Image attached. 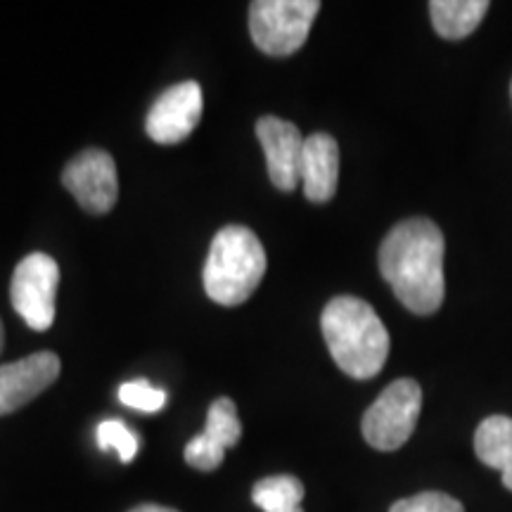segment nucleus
I'll list each match as a JSON object with an SVG mask.
<instances>
[{"label": "nucleus", "mask_w": 512, "mask_h": 512, "mask_svg": "<svg viewBox=\"0 0 512 512\" xmlns=\"http://www.w3.org/2000/svg\"><path fill=\"white\" fill-rule=\"evenodd\" d=\"M256 138L264 147L271 183L278 190L292 192L302 183L299 174H302V155L306 143L302 131L285 119L261 117L256 121Z\"/></svg>", "instance_id": "nucleus-9"}, {"label": "nucleus", "mask_w": 512, "mask_h": 512, "mask_svg": "<svg viewBox=\"0 0 512 512\" xmlns=\"http://www.w3.org/2000/svg\"><path fill=\"white\" fill-rule=\"evenodd\" d=\"M422 408V389L411 377L389 384L363 415V437L377 451H399L413 437Z\"/></svg>", "instance_id": "nucleus-5"}, {"label": "nucleus", "mask_w": 512, "mask_h": 512, "mask_svg": "<svg viewBox=\"0 0 512 512\" xmlns=\"http://www.w3.org/2000/svg\"><path fill=\"white\" fill-rule=\"evenodd\" d=\"M60 266L53 256L34 252L24 256L10 283V302L31 330L46 332L55 323V294Z\"/></svg>", "instance_id": "nucleus-6"}, {"label": "nucleus", "mask_w": 512, "mask_h": 512, "mask_svg": "<svg viewBox=\"0 0 512 512\" xmlns=\"http://www.w3.org/2000/svg\"><path fill=\"white\" fill-rule=\"evenodd\" d=\"M325 344L339 370L356 380H370L389 356V332L373 306L358 297H335L320 316Z\"/></svg>", "instance_id": "nucleus-2"}, {"label": "nucleus", "mask_w": 512, "mask_h": 512, "mask_svg": "<svg viewBox=\"0 0 512 512\" xmlns=\"http://www.w3.org/2000/svg\"><path fill=\"white\" fill-rule=\"evenodd\" d=\"M489 10L486 0H432L430 17L441 38L460 41L475 34Z\"/></svg>", "instance_id": "nucleus-14"}, {"label": "nucleus", "mask_w": 512, "mask_h": 512, "mask_svg": "<svg viewBox=\"0 0 512 512\" xmlns=\"http://www.w3.org/2000/svg\"><path fill=\"white\" fill-rule=\"evenodd\" d=\"M131 512H178L174 508H166V505H157V503H143L138 508H133Z\"/></svg>", "instance_id": "nucleus-19"}, {"label": "nucleus", "mask_w": 512, "mask_h": 512, "mask_svg": "<svg viewBox=\"0 0 512 512\" xmlns=\"http://www.w3.org/2000/svg\"><path fill=\"white\" fill-rule=\"evenodd\" d=\"M62 183L88 214L102 216L112 211L114 204H117V164H114L110 152L98 150V147L79 152L72 162L64 166Z\"/></svg>", "instance_id": "nucleus-7"}, {"label": "nucleus", "mask_w": 512, "mask_h": 512, "mask_svg": "<svg viewBox=\"0 0 512 512\" xmlns=\"http://www.w3.org/2000/svg\"><path fill=\"white\" fill-rule=\"evenodd\" d=\"M60 358L38 351L22 361L0 366V415H10L34 401L60 377Z\"/></svg>", "instance_id": "nucleus-10"}, {"label": "nucleus", "mask_w": 512, "mask_h": 512, "mask_svg": "<svg viewBox=\"0 0 512 512\" xmlns=\"http://www.w3.org/2000/svg\"><path fill=\"white\" fill-rule=\"evenodd\" d=\"M389 512H465V508L456 498L441 491H422V494L396 501Z\"/></svg>", "instance_id": "nucleus-18"}, {"label": "nucleus", "mask_w": 512, "mask_h": 512, "mask_svg": "<svg viewBox=\"0 0 512 512\" xmlns=\"http://www.w3.org/2000/svg\"><path fill=\"white\" fill-rule=\"evenodd\" d=\"M299 178L306 200L323 204L335 197L339 181V147L335 138L328 133H313L306 138Z\"/></svg>", "instance_id": "nucleus-12"}, {"label": "nucleus", "mask_w": 512, "mask_h": 512, "mask_svg": "<svg viewBox=\"0 0 512 512\" xmlns=\"http://www.w3.org/2000/svg\"><path fill=\"white\" fill-rule=\"evenodd\" d=\"M242 439V422L235 403L221 396L211 403L207 427L185 446V463L195 470L211 472L223 463L226 448H233Z\"/></svg>", "instance_id": "nucleus-11"}, {"label": "nucleus", "mask_w": 512, "mask_h": 512, "mask_svg": "<svg viewBox=\"0 0 512 512\" xmlns=\"http://www.w3.org/2000/svg\"><path fill=\"white\" fill-rule=\"evenodd\" d=\"M475 453L484 465L503 475V486L512 491V418L491 415L475 434Z\"/></svg>", "instance_id": "nucleus-13"}, {"label": "nucleus", "mask_w": 512, "mask_h": 512, "mask_svg": "<svg viewBox=\"0 0 512 512\" xmlns=\"http://www.w3.org/2000/svg\"><path fill=\"white\" fill-rule=\"evenodd\" d=\"M3 342H5V330H3V323H0V349H3Z\"/></svg>", "instance_id": "nucleus-20"}, {"label": "nucleus", "mask_w": 512, "mask_h": 512, "mask_svg": "<svg viewBox=\"0 0 512 512\" xmlns=\"http://www.w3.org/2000/svg\"><path fill=\"white\" fill-rule=\"evenodd\" d=\"M119 401L128 408H136V411L157 413L164 408L166 392L164 389L155 387V384H150V380H145V377H138V380L121 384Z\"/></svg>", "instance_id": "nucleus-17"}, {"label": "nucleus", "mask_w": 512, "mask_h": 512, "mask_svg": "<svg viewBox=\"0 0 512 512\" xmlns=\"http://www.w3.org/2000/svg\"><path fill=\"white\" fill-rule=\"evenodd\" d=\"M318 0H254L249 5V34L254 46L271 57L297 53L309 38Z\"/></svg>", "instance_id": "nucleus-4"}, {"label": "nucleus", "mask_w": 512, "mask_h": 512, "mask_svg": "<svg viewBox=\"0 0 512 512\" xmlns=\"http://www.w3.org/2000/svg\"><path fill=\"white\" fill-rule=\"evenodd\" d=\"M444 233L430 219H406L389 230L380 247L382 278L396 299L418 316H430L444 304Z\"/></svg>", "instance_id": "nucleus-1"}, {"label": "nucleus", "mask_w": 512, "mask_h": 512, "mask_svg": "<svg viewBox=\"0 0 512 512\" xmlns=\"http://www.w3.org/2000/svg\"><path fill=\"white\" fill-rule=\"evenodd\" d=\"M204 110L202 86L197 81H183L155 100L145 119V131L159 145H176L195 131Z\"/></svg>", "instance_id": "nucleus-8"}, {"label": "nucleus", "mask_w": 512, "mask_h": 512, "mask_svg": "<svg viewBox=\"0 0 512 512\" xmlns=\"http://www.w3.org/2000/svg\"><path fill=\"white\" fill-rule=\"evenodd\" d=\"M252 501L264 512H304V484L292 475L266 477L254 484Z\"/></svg>", "instance_id": "nucleus-15"}, {"label": "nucleus", "mask_w": 512, "mask_h": 512, "mask_svg": "<svg viewBox=\"0 0 512 512\" xmlns=\"http://www.w3.org/2000/svg\"><path fill=\"white\" fill-rule=\"evenodd\" d=\"M98 446L102 451H117L121 463H131L138 456V437L133 434L124 422L105 420L98 425Z\"/></svg>", "instance_id": "nucleus-16"}, {"label": "nucleus", "mask_w": 512, "mask_h": 512, "mask_svg": "<svg viewBox=\"0 0 512 512\" xmlns=\"http://www.w3.org/2000/svg\"><path fill=\"white\" fill-rule=\"evenodd\" d=\"M266 273V249L252 230L226 226L211 240L204 264V290L211 302L240 306L252 297Z\"/></svg>", "instance_id": "nucleus-3"}]
</instances>
